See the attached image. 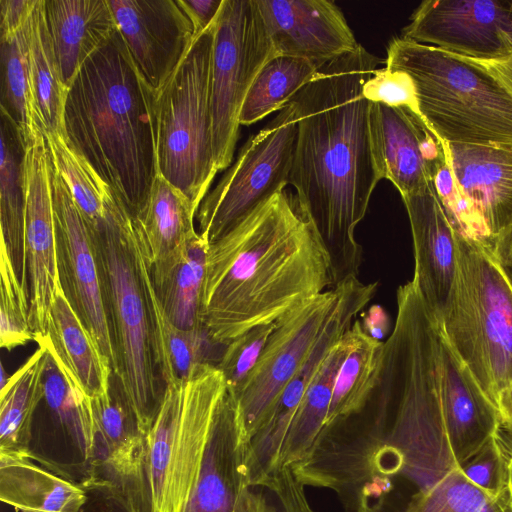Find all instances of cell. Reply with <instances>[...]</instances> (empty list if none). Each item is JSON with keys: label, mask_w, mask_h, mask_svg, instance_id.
Returning <instances> with one entry per match:
<instances>
[{"label": "cell", "mask_w": 512, "mask_h": 512, "mask_svg": "<svg viewBox=\"0 0 512 512\" xmlns=\"http://www.w3.org/2000/svg\"><path fill=\"white\" fill-rule=\"evenodd\" d=\"M378 63L359 44L320 67L288 103L298 125L289 184L328 254L334 286L359 274L363 252L355 230L381 180L363 95Z\"/></svg>", "instance_id": "1"}, {"label": "cell", "mask_w": 512, "mask_h": 512, "mask_svg": "<svg viewBox=\"0 0 512 512\" xmlns=\"http://www.w3.org/2000/svg\"><path fill=\"white\" fill-rule=\"evenodd\" d=\"M334 287L328 254L285 190L209 245L201 320L227 344Z\"/></svg>", "instance_id": "2"}, {"label": "cell", "mask_w": 512, "mask_h": 512, "mask_svg": "<svg viewBox=\"0 0 512 512\" xmlns=\"http://www.w3.org/2000/svg\"><path fill=\"white\" fill-rule=\"evenodd\" d=\"M63 133L136 218L158 174L156 95L119 30L74 77L64 106Z\"/></svg>", "instance_id": "3"}, {"label": "cell", "mask_w": 512, "mask_h": 512, "mask_svg": "<svg viewBox=\"0 0 512 512\" xmlns=\"http://www.w3.org/2000/svg\"><path fill=\"white\" fill-rule=\"evenodd\" d=\"M385 67L410 77L418 114L443 143L512 145V93L482 62L397 37Z\"/></svg>", "instance_id": "4"}, {"label": "cell", "mask_w": 512, "mask_h": 512, "mask_svg": "<svg viewBox=\"0 0 512 512\" xmlns=\"http://www.w3.org/2000/svg\"><path fill=\"white\" fill-rule=\"evenodd\" d=\"M94 234L115 351L113 376L139 429L147 435L165 387L159 384L155 362L135 218L125 210Z\"/></svg>", "instance_id": "5"}, {"label": "cell", "mask_w": 512, "mask_h": 512, "mask_svg": "<svg viewBox=\"0 0 512 512\" xmlns=\"http://www.w3.org/2000/svg\"><path fill=\"white\" fill-rule=\"evenodd\" d=\"M458 272L440 330L496 406L512 379V289L483 246L457 232Z\"/></svg>", "instance_id": "6"}, {"label": "cell", "mask_w": 512, "mask_h": 512, "mask_svg": "<svg viewBox=\"0 0 512 512\" xmlns=\"http://www.w3.org/2000/svg\"><path fill=\"white\" fill-rule=\"evenodd\" d=\"M226 391L224 375L210 363L184 381L165 385L146 435L151 512H185Z\"/></svg>", "instance_id": "7"}, {"label": "cell", "mask_w": 512, "mask_h": 512, "mask_svg": "<svg viewBox=\"0 0 512 512\" xmlns=\"http://www.w3.org/2000/svg\"><path fill=\"white\" fill-rule=\"evenodd\" d=\"M215 20L194 38L156 96L158 173L180 189L197 211L218 172L210 106Z\"/></svg>", "instance_id": "8"}, {"label": "cell", "mask_w": 512, "mask_h": 512, "mask_svg": "<svg viewBox=\"0 0 512 512\" xmlns=\"http://www.w3.org/2000/svg\"><path fill=\"white\" fill-rule=\"evenodd\" d=\"M275 55L256 0H223L215 20L210 75L213 151L218 171L231 165L243 103L255 77Z\"/></svg>", "instance_id": "9"}, {"label": "cell", "mask_w": 512, "mask_h": 512, "mask_svg": "<svg viewBox=\"0 0 512 512\" xmlns=\"http://www.w3.org/2000/svg\"><path fill=\"white\" fill-rule=\"evenodd\" d=\"M298 125L290 104L241 147L196 218L210 245L290 183Z\"/></svg>", "instance_id": "10"}, {"label": "cell", "mask_w": 512, "mask_h": 512, "mask_svg": "<svg viewBox=\"0 0 512 512\" xmlns=\"http://www.w3.org/2000/svg\"><path fill=\"white\" fill-rule=\"evenodd\" d=\"M386 433L383 412L367 403L360 413L324 427L309 453L290 468L304 487L334 491L347 512H374L372 501L392 488L377 467Z\"/></svg>", "instance_id": "11"}, {"label": "cell", "mask_w": 512, "mask_h": 512, "mask_svg": "<svg viewBox=\"0 0 512 512\" xmlns=\"http://www.w3.org/2000/svg\"><path fill=\"white\" fill-rule=\"evenodd\" d=\"M338 295L334 286L278 320L254 369L237 391L231 390L237 399L245 446L308 359Z\"/></svg>", "instance_id": "12"}, {"label": "cell", "mask_w": 512, "mask_h": 512, "mask_svg": "<svg viewBox=\"0 0 512 512\" xmlns=\"http://www.w3.org/2000/svg\"><path fill=\"white\" fill-rule=\"evenodd\" d=\"M50 174L59 283L114 372L115 351L95 234L77 208L52 160Z\"/></svg>", "instance_id": "13"}, {"label": "cell", "mask_w": 512, "mask_h": 512, "mask_svg": "<svg viewBox=\"0 0 512 512\" xmlns=\"http://www.w3.org/2000/svg\"><path fill=\"white\" fill-rule=\"evenodd\" d=\"M335 286L339 290L338 299L308 359L285 386L245 447L247 486H264L277 469L290 425L310 382L330 349L350 329L358 313L378 289L377 282L365 284L358 277L346 279Z\"/></svg>", "instance_id": "14"}, {"label": "cell", "mask_w": 512, "mask_h": 512, "mask_svg": "<svg viewBox=\"0 0 512 512\" xmlns=\"http://www.w3.org/2000/svg\"><path fill=\"white\" fill-rule=\"evenodd\" d=\"M45 421L32 423L27 456L82 488L94 481L95 426L91 399L58 368L47 351Z\"/></svg>", "instance_id": "15"}, {"label": "cell", "mask_w": 512, "mask_h": 512, "mask_svg": "<svg viewBox=\"0 0 512 512\" xmlns=\"http://www.w3.org/2000/svg\"><path fill=\"white\" fill-rule=\"evenodd\" d=\"M402 38L476 61L512 58V0H426Z\"/></svg>", "instance_id": "16"}, {"label": "cell", "mask_w": 512, "mask_h": 512, "mask_svg": "<svg viewBox=\"0 0 512 512\" xmlns=\"http://www.w3.org/2000/svg\"><path fill=\"white\" fill-rule=\"evenodd\" d=\"M50 167L46 139L37 127L26 143L23 169L29 319L35 342L46 334L59 285Z\"/></svg>", "instance_id": "17"}, {"label": "cell", "mask_w": 512, "mask_h": 512, "mask_svg": "<svg viewBox=\"0 0 512 512\" xmlns=\"http://www.w3.org/2000/svg\"><path fill=\"white\" fill-rule=\"evenodd\" d=\"M369 125L378 175L401 196L427 186L447 162L445 144L409 107L370 102Z\"/></svg>", "instance_id": "18"}, {"label": "cell", "mask_w": 512, "mask_h": 512, "mask_svg": "<svg viewBox=\"0 0 512 512\" xmlns=\"http://www.w3.org/2000/svg\"><path fill=\"white\" fill-rule=\"evenodd\" d=\"M118 30L157 96L188 52L194 28L177 0H108Z\"/></svg>", "instance_id": "19"}, {"label": "cell", "mask_w": 512, "mask_h": 512, "mask_svg": "<svg viewBox=\"0 0 512 512\" xmlns=\"http://www.w3.org/2000/svg\"><path fill=\"white\" fill-rule=\"evenodd\" d=\"M95 426L94 481L118 489L133 512H151L147 480L146 435L139 429L121 390L91 399Z\"/></svg>", "instance_id": "20"}, {"label": "cell", "mask_w": 512, "mask_h": 512, "mask_svg": "<svg viewBox=\"0 0 512 512\" xmlns=\"http://www.w3.org/2000/svg\"><path fill=\"white\" fill-rule=\"evenodd\" d=\"M256 2L276 55L305 59L320 68L359 45L333 1Z\"/></svg>", "instance_id": "21"}, {"label": "cell", "mask_w": 512, "mask_h": 512, "mask_svg": "<svg viewBox=\"0 0 512 512\" xmlns=\"http://www.w3.org/2000/svg\"><path fill=\"white\" fill-rule=\"evenodd\" d=\"M411 226L415 282L427 308L439 323L458 272L457 231L436 191L434 180L401 196Z\"/></svg>", "instance_id": "22"}, {"label": "cell", "mask_w": 512, "mask_h": 512, "mask_svg": "<svg viewBox=\"0 0 512 512\" xmlns=\"http://www.w3.org/2000/svg\"><path fill=\"white\" fill-rule=\"evenodd\" d=\"M438 365L441 413L452 471L459 469L499 432L500 418L496 406L441 330Z\"/></svg>", "instance_id": "23"}, {"label": "cell", "mask_w": 512, "mask_h": 512, "mask_svg": "<svg viewBox=\"0 0 512 512\" xmlns=\"http://www.w3.org/2000/svg\"><path fill=\"white\" fill-rule=\"evenodd\" d=\"M445 153L455 184L486 230L490 247L512 225V145L445 144Z\"/></svg>", "instance_id": "24"}, {"label": "cell", "mask_w": 512, "mask_h": 512, "mask_svg": "<svg viewBox=\"0 0 512 512\" xmlns=\"http://www.w3.org/2000/svg\"><path fill=\"white\" fill-rule=\"evenodd\" d=\"M244 460L245 443L238 403L227 386L185 512H232L240 492L247 486Z\"/></svg>", "instance_id": "25"}, {"label": "cell", "mask_w": 512, "mask_h": 512, "mask_svg": "<svg viewBox=\"0 0 512 512\" xmlns=\"http://www.w3.org/2000/svg\"><path fill=\"white\" fill-rule=\"evenodd\" d=\"M43 343L59 370L88 398L92 399L111 387L110 362L97 348L59 283Z\"/></svg>", "instance_id": "26"}, {"label": "cell", "mask_w": 512, "mask_h": 512, "mask_svg": "<svg viewBox=\"0 0 512 512\" xmlns=\"http://www.w3.org/2000/svg\"><path fill=\"white\" fill-rule=\"evenodd\" d=\"M135 222L156 366L164 385L181 382L202 364L216 365L210 356L211 347L219 343L211 339L205 328L182 330L170 321L155 289L150 249L138 220Z\"/></svg>", "instance_id": "27"}, {"label": "cell", "mask_w": 512, "mask_h": 512, "mask_svg": "<svg viewBox=\"0 0 512 512\" xmlns=\"http://www.w3.org/2000/svg\"><path fill=\"white\" fill-rule=\"evenodd\" d=\"M62 80L69 88L83 63L118 31L108 0H44Z\"/></svg>", "instance_id": "28"}, {"label": "cell", "mask_w": 512, "mask_h": 512, "mask_svg": "<svg viewBox=\"0 0 512 512\" xmlns=\"http://www.w3.org/2000/svg\"><path fill=\"white\" fill-rule=\"evenodd\" d=\"M192 201L160 173L148 200L136 217L150 249L152 274L160 277L181 256L188 240L197 232Z\"/></svg>", "instance_id": "29"}, {"label": "cell", "mask_w": 512, "mask_h": 512, "mask_svg": "<svg viewBox=\"0 0 512 512\" xmlns=\"http://www.w3.org/2000/svg\"><path fill=\"white\" fill-rule=\"evenodd\" d=\"M0 143V254L9 260L16 275L28 289L23 175L26 143L20 128L2 111Z\"/></svg>", "instance_id": "30"}, {"label": "cell", "mask_w": 512, "mask_h": 512, "mask_svg": "<svg viewBox=\"0 0 512 512\" xmlns=\"http://www.w3.org/2000/svg\"><path fill=\"white\" fill-rule=\"evenodd\" d=\"M0 498L21 512H79L86 491L29 458L0 455Z\"/></svg>", "instance_id": "31"}, {"label": "cell", "mask_w": 512, "mask_h": 512, "mask_svg": "<svg viewBox=\"0 0 512 512\" xmlns=\"http://www.w3.org/2000/svg\"><path fill=\"white\" fill-rule=\"evenodd\" d=\"M29 78L35 121L43 134H63L68 93L56 58L45 16V1L37 0L28 28Z\"/></svg>", "instance_id": "32"}, {"label": "cell", "mask_w": 512, "mask_h": 512, "mask_svg": "<svg viewBox=\"0 0 512 512\" xmlns=\"http://www.w3.org/2000/svg\"><path fill=\"white\" fill-rule=\"evenodd\" d=\"M354 340L355 333L351 326L323 359L292 420L277 469L299 462L314 445L325 425L337 372Z\"/></svg>", "instance_id": "33"}, {"label": "cell", "mask_w": 512, "mask_h": 512, "mask_svg": "<svg viewBox=\"0 0 512 512\" xmlns=\"http://www.w3.org/2000/svg\"><path fill=\"white\" fill-rule=\"evenodd\" d=\"M47 348L37 350L0 389V455L26 457L35 412L44 397Z\"/></svg>", "instance_id": "34"}, {"label": "cell", "mask_w": 512, "mask_h": 512, "mask_svg": "<svg viewBox=\"0 0 512 512\" xmlns=\"http://www.w3.org/2000/svg\"><path fill=\"white\" fill-rule=\"evenodd\" d=\"M209 244L196 232L181 256L158 278L156 292L170 321L182 330L205 328L201 302Z\"/></svg>", "instance_id": "35"}, {"label": "cell", "mask_w": 512, "mask_h": 512, "mask_svg": "<svg viewBox=\"0 0 512 512\" xmlns=\"http://www.w3.org/2000/svg\"><path fill=\"white\" fill-rule=\"evenodd\" d=\"M352 327L355 340L337 372L324 427L360 413L378 381L384 341L367 335L359 319Z\"/></svg>", "instance_id": "36"}, {"label": "cell", "mask_w": 512, "mask_h": 512, "mask_svg": "<svg viewBox=\"0 0 512 512\" xmlns=\"http://www.w3.org/2000/svg\"><path fill=\"white\" fill-rule=\"evenodd\" d=\"M311 62L275 55L255 77L243 103L240 125H251L281 110L317 73Z\"/></svg>", "instance_id": "37"}, {"label": "cell", "mask_w": 512, "mask_h": 512, "mask_svg": "<svg viewBox=\"0 0 512 512\" xmlns=\"http://www.w3.org/2000/svg\"><path fill=\"white\" fill-rule=\"evenodd\" d=\"M28 22L15 30L0 32V111L17 124L25 143L38 127L30 92Z\"/></svg>", "instance_id": "38"}, {"label": "cell", "mask_w": 512, "mask_h": 512, "mask_svg": "<svg viewBox=\"0 0 512 512\" xmlns=\"http://www.w3.org/2000/svg\"><path fill=\"white\" fill-rule=\"evenodd\" d=\"M494 498L455 469L418 490L404 512H483Z\"/></svg>", "instance_id": "39"}, {"label": "cell", "mask_w": 512, "mask_h": 512, "mask_svg": "<svg viewBox=\"0 0 512 512\" xmlns=\"http://www.w3.org/2000/svg\"><path fill=\"white\" fill-rule=\"evenodd\" d=\"M35 341L29 319V293L9 260L0 254V346L12 350Z\"/></svg>", "instance_id": "40"}, {"label": "cell", "mask_w": 512, "mask_h": 512, "mask_svg": "<svg viewBox=\"0 0 512 512\" xmlns=\"http://www.w3.org/2000/svg\"><path fill=\"white\" fill-rule=\"evenodd\" d=\"M276 322L257 326L228 342L217 363L227 386L237 391L254 369Z\"/></svg>", "instance_id": "41"}, {"label": "cell", "mask_w": 512, "mask_h": 512, "mask_svg": "<svg viewBox=\"0 0 512 512\" xmlns=\"http://www.w3.org/2000/svg\"><path fill=\"white\" fill-rule=\"evenodd\" d=\"M503 444L498 432L459 468L472 483L493 497L506 493L511 454H507Z\"/></svg>", "instance_id": "42"}, {"label": "cell", "mask_w": 512, "mask_h": 512, "mask_svg": "<svg viewBox=\"0 0 512 512\" xmlns=\"http://www.w3.org/2000/svg\"><path fill=\"white\" fill-rule=\"evenodd\" d=\"M363 95L369 102L406 106L418 112L413 83L401 71L377 68L364 84Z\"/></svg>", "instance_id": "43"}, {"label": "cell", "mask_w": 512, "mask_h": 512, "mask_svg": "<svg viewBox=\"0 0 512 512\" xmlns=\"http://www.w3.org/2000/svg\"><path fill=\"white\" fill-rule=\"evenodd\" d=\"M83 489L86 500L79 512H133L124 495L108 483L95 482Z\"/></svg>", "instance_id": "44"}, {"label": "cell", "mask_w": 512, "mask_h": 512, "mask_svg": "<svg viewBox=\"0 0 512 512\" xmlns=\"http://www.w3.org/2000/svg\"><path fill=\"white\" fill-rule=\"evenodd\" d=\"M232 512H281L275 495L259 486H246L240 492Z\"/></svg>", "instance_id": "45"}, {"label": "cell", "mask_w": 512, "mask_h": 512, "mask_svg": "<svg viewBox=\"0 0 512 512\" xmlns=\"http://www.w3.org/2000/svg\"><path fill=\"white\" fill-rule=\"evenodd\" d=\"M223 0H177L194 28V36L204 32L216 19Z\"/></svg>", "instance_id": "46"}, {"label": "cell", "mask_w": 512, "mask_h": 512, "mask_svg": "<svg viewBox=\"0 0 512 512\" xmlns=\"http://www.w3.org/2000/svg\"><path fill=\"white\" fill-rule=\"evenodd\" d=\"M37 0H0V32L15 30L27 23Z\"/></svg>", "instance_id": "47"}, {"label": "cell", "mask_w": 512, "mask_h": 512, "mask_svg": "<svg viewBox=\"0 0 512 512\" xmlns=\"http://www.w3.org/2000/svg\"><path fill=\"white\" fill-rule=\"evenodd\" d=\"M486 251L512 289V225L498 234Z\"/></svg>", "instance_id": "48"}, {"label": "cell", "mask_w": 512, "mask_h": 512, "mask_svg": "<svg viewBox=\"0 0 512 512\" xmlns=\"http://www.w3.org/2000/svg\"><path fill=\"white\" fill-rule=\"evenodd\" d=\"M361 325L370 337L382 341L389 331V316L382 306L374 304L361 313Z\"/></svg>", "instance_id": "49"}, {"label": "cell", "mask_w": 512, "mask_h": 512, "mask_svg": "<svg viewBox=\"0 0 512 512\" xmlns=\"http://www.w3.org/2000/svg\"><path fill=\"white\" fill-rule=\"evenodd\" d=\"M496 408L500 418L499 433H504L512 443V379L500 393Z\"/></svg>", "instance_id": "50"}, {"label": "cell", "mask_w": 512, "mask_h": 512, "mask_svg": "<svg viewBox=\"0 0 512 512\" xmlns=\"http://www.w3.org/2000/svg\"><path fill=\"white\" fill-rule=\"evenodd\" d=\"M482 62L512 93V58L502 61Z\"/></svg>", "instance_id": "51"}, {"label": "cell", "mask_w": 512, "mask_h": 512, "mask_svg": "<svg viewBox=\"0 0 512 512\" xmlns=\"http://www.w3.org/2000/svg\"><path fill=\"white\" fill-rule=\"evenodd\" d=\"M505 494L492 499L483 512H510Z\"/></svg>", "instance_id": "52"}, {"label": "cell", "mask_w": 512, "mask_h": 512, "mask_svg": "<svg viewBox=\"0 0 512 512\" xmlns=\"http://www.w3.org/2000/svg\"><path fill=\"white\" fill-rule=\"evenodd\" d=\"M505 495L509 511L512 512V453L508 463V477Z\"/></svg>", "instance_id": "53"}, {"label": "cell", "mask_w": 512, "mask_h": 512, "mask_svg": "<svg viewBox=\"0 0 512 512\" xmlns=\"http://www.w3.org/2000/svg\"><path fill=\"white\" fill-rule=\"evenodd\" d=\"M9 378H10V376H8V375L6 374V371H5V369H4V366H3V364L1 363V364H0V389H1V388H3V387L7 384V382H8V380H9Z\"/></svg>", "instance_id": "54"}]
</instances>
